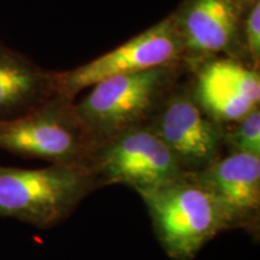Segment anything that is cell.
Listing matches in <instances>:
<instances>
[{
	"label": "cell",
	"instance_id": "cell-1",
	"mask_svg": "<svg viewBox=\"0 0 260 260\" xmlns=\"http://www.w3.org/2000/svg\"><path fill=\"white\" fill-rule=\"evenodd\" d=\"M100 188L99 177L83 169L52 164L40 169L0 165V217L51 229L69 218Z\"/></svg>",
	"mask_w": 260,
	"mask_h": 260
},
{
	"label": "cell",
	"instance_id": "cell-2",
	"mask_svg": "<svg viewBox=\"0 0 260 260\" xmlns=\"http://www.w3.org/2000/svg\"><path fill=\"white\" fill-rule=\"evenodd\" d=\"M99 146L77 112L76 104L60 95L19 118L0 122V149L52 165L94 172Z\"/></svg>",
	"mask_w": 260,
	"mask_h": 260
},
{
	"label": "cell",
	"instance_id": "cell-3",
	"mask_svg": "<svg viewBox=\"0 0 260 260\" xmlns=\"http://www.w3.org/2000/svg\"><path fill=\"white\" fill-rule=\"evenodd\" d=\"M140 197L158 242L174 260H193L211 240L229 232L216 198L193 174Z\"/></svg>",
	"mask_w": 260,
	"mask_h": 260
},
{
	"label": "cell",
	"instance_id": "cell-4",
	"mask_svg": "<svg viewBox=\"0 0 260 260\" xmlns=\"http://www.w3.org/2000/svg\"><path fill=\"white\" fill-rule=\"evenodd\" d=\"M175 64L100 81L76 109L102 144L124 130L146 125L172 89Z\"/></svg>",
	"mask_w": 260,
	"mask_h": 260
},
{
	"label": "cell",
	"instance_id": "cell-5",
	"mask_svg": "<svg viewBox=\"0 0 260 260\" xmlns=\"http://www.w3.org/2000/svg\"><path fill=\"white\" fill-rule=\"evenodd\" d=\"M93 171L103 187L122 184L139 195L157 190L186 174L148 125L124 130L103 141Z\"/></svg>",
	"mask_w": 260,
	"mask_h": 260
},
{
	"label": "cell",
	"instance_id": "cell-6",
	"mask_svg": "<svg viewBox=\"0 0 260 260\" xmlns=\"http://www.w3.org/2000/svg\"><path fill=\"white\" fill-rule=\"evenodd\" d=\"M184 46L174 15L152 25L125 44L74 70L53 73L57 94L73 100L100 81L175 64Z\"/></svg>",
	"mask_w": 260,
	"mask_h": 260
},
{
	"label": "cell",
	"instance_id": "cell-7",
	"mask_svg": "<svg viewBox=\"0 0 260 260\" xmlns=\"http://www.w3.org/2000/svg\"><path fill=\"white\" fill-rule=\"evenodd\" d=\"M146 125L186 174L204 170L223 155V125L201 110L190 88L172 89Z\"/></svg>",
	"mask_w": 260,
	"mask_h": 260
},
{
	"label": "cell",
	"instance_id": "cell-8",
	"mask_svg": "<svg viewBox=\"0 0 260 260\" xmlns=\"http://www.w3.org/2000/svg\"><path fill=\"white\" fill-rule=\"evenodd\" d=\"M222 209L228 230L260 232V157L243 153L222 155L209 168L193 174Z\"/></svg>",
	"mask_w": 260,
	"mask_h": 260
},
{
	"label": "cell",
	"instance_id": "cell-9",
	"mask_svg": "<svg viewBox=\"0 0 260 260\" xmlns=\"http://www.w3.org/2000/svg\"><path fill=\"white\" fill-rule=\"evenodd\" d=\"M190 89L201 110L220 125L239 121L259 107V74L234 59L207 61Z\"/></svg>",
	"mask_w": 260,
	"mask_h": 260
},
{
	"label": "cell",
	"instance_id": "cell-10",
	"mask_svg": "<svg viewBox=\"0 0 260 260\" xmlns=\"http://www.w3.org/2000/svg\"><path fill=\"white\" fill-rule=\"evenodd\" d=\"M242 16L232 0H186L174 15L184 53L229 52L240 38Z\"/></svg>",
	"mask_w": 260,
	"mask_h": 260
},
{
	"label": "cell",
	"instance_id": "cell-11",
	"mask_svg": "<svg viewBox=\"0 0 260 260\" xmlns=\"http://www.w3.org/2000/svg\"><path fill=\"white\" fill-rule=\"evenodd\" d=\"M56 95L53 73L0 41V122L27 115Z\"/></svg>",
	"mask_w": 260,
	"mask_h": 260
},
{
	"label": "cell",
	"instance_id": "cell-12",
	"mask_svg": "<svg viewBox=\"0 0 260 260\" xmlns=\"http://www.w3.org/2000/svg\"><path fill=\"white\" fill-rule=\"evenodd\" d=\"M224 149L229 153L260 157V110H253L239 121L223 125Z\"/></svg>",
	"mask_w": 260,
	"mask_h": 260
},
{
	"label": "cell",
	"instance_id": "cell-13",
	"mask_svg": "<svg viewBox=\"0 0 260 260\" xmlns=\"http://www.w3.org/2000/svg\"><path fill=\"white\" fill-rule=\"evenodd\" d=\"M243 39L247 53L254 68H258L260 60V2L247 11V16L241 22Z\"/></svg>",
	"mask_w": 260,
	"mask_h": 260
},
{
	"label": "cell",
	"instance_id": "cell-14",
	"mask_svg": "<svg viewBox=\"0 0 260 260\" xmlns=\"http://www.w3.org/2000/svg\"><path fill=\"white\" fill-rule=\"evenodd\" d=\"M237 8L241 10L243 15H246V11H248L253 5H255L256 3H259L260 0H232Z\"/></svg>",
	"mask_w": 260,
	"mask_h": 260
}]
</instances>
